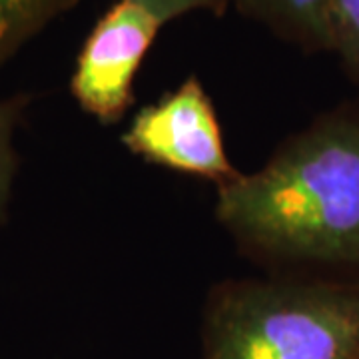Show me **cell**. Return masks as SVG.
I'll list each match as a JSON object with an SVG mask.
<instances>
[{"instance_id": "1", "label": "cell", "mask_w": 359, "mask_h": 359, "mask_svg": "<svg viewBox=\"0 0 359 359\" xmlns=\"http://www.w3.org/2000/svg\"><path fill=\"white\" fill-rule=\"evenodd\" d=\"M216 216L268 266L359 282V108L320 116L266 166L218 186Z\"/></svg>"}, {"instance_id": "2", "label": "cell", "mask_w": 359, "mask_h": 359, "mask_svg": "<svg viewBox=\"0 0 359 359\" xmlns=\"http://www.w3.org/2000/svg\"><path fill=\"white\" fill-rule=\"evenodd\" d=\"M202 359H359V282H224L208 297Z\"/></svg>"}, {"instance_id": "3", "label": "cell", "mask_w": 359, "mask_h": 359, "mask_svg": "<svg viewBox=\"0 0 359 359\" xmlns=\"http://www.w3.org/2000/svg\"><path fill=\"white\" fill-rule=\"evenodd\" d=\"M122 142L132 154L150 164L218 186L240 174L226 152L216 108L196 76L186 78L158 102L142 108Z\"/></svg>"}, {"instance_id": "4", "label": "cell", "mask_w": 359, "mask_h": 359, "mask_svg": "<svg viewBox=\"0 0 359 359\" xmlns=\"http://www.w3.org/2000/svg\"><path fill=\"white\" fill-rule=\"evenodd\" d=\"M164 22L134 0H118L78 52L70 90L100 124H116L134 104V78Z\"/></svg>"}, {"instance_id": "5", "label": "cell", "mask_w": 359, "mask_h": 359, "mask_svg": "<svg viewBox=\"0 0 359 359\" xmlns=\"http://www.w3.org/2000/svg\"><path fill=\"white\" fill-rule=\"evenodd\" d=\"M248 18L306 52L332 50L330 0H231Z\"/></svg>"}, {"instance_id": "6", "label": "cell", "mask_w": 359, "mask_h": 359, "mask_svg": "<svg viewBox=\"0 0 359 359\" xmlns=\"http://www.w3.org/2000/svg\"><path fill=\"white\" fill-rule=\"evenodd\" d=\"M80 0H0V66Z\"/></svg>"}, {"instance_id": "7", "label": "cell", "mask_w": 359, "mask_h": 359, "mask_svg": "<svg viewBox=\"0 0 359 359\" xmlns=\"http://www.w3.org/2000/svg\"><path fill=\"white\" fill-rule=\"evenodd\" d=\"M28 102L30 98L26 94L0 100V228L8 219L14 180L18 172V154L14 138Z\"/></svg>"}, {"instance_id": "8", "label": "cell", "mask_w": 359, "mask_h": 359, "mask_svg": "<svg viewBox=\"0 0 359 359\" xmlns=\"http://www.w3.org/2000/svg\"><path fill=\"white\" fill-rule=\"evenodd\" d=\"M330 39L346 68L347 76L359 84V0H330Z\"/></svg>"}, {"instance_id": "9", "label": "cell", "mask_w": 359, "mask_h": 359, "mask_svg": "<svg viewBox=\"0 0 359 359\" xmlns=\"http://www.w3.org/2000/svg\"><path fill=\"white\" fill-rule=\"evenodd\" d=\"M134 2L148 8L166 25L174 18H180L188 13H196V11H208L216 16H222L231 0H134Z\"/></svg>"}]
</instances>
